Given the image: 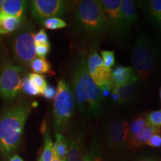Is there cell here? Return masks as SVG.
<instances>
[{"instance_id":"6da1fadb","label":"cell","mask_w":161,"mask_h":161,"mask_svg":"<svg viewBox=\"0 0 161 161\" xmlns=\"http://www.w3.org/2000/svg\"><path fill=\"white\" fill-rule=\"evenodd\" d=\"M74 100L80 113L98 116L103 110L104 98L99 87L90 76L87 68V57L78 60L72 77Z\"/></svg>"},{"instance_id":"7a4b0ae2","label":"cell","mask_w":161,"mask_h":161,"mask_svg":"<svg viewBox=\"0 0 161 161\" xmlns=\"http://www.w3.org/2000/svg\"><path fill=\"white\" fill-rule=\"evenodd\" d=\"M28 104H19L0 115V154L8 158L19 146L26 121L31 114Z\"/></svg>"},{"instance_id":"3957f363","label":"cell","mask_w":161,"mask_h":161,"mask_svg":"<svg viewBox=\"0 0 161 161\" xmlns=\"http://www.w3.org/2000/svg\"><path fill=\"white\" fill-rule=\"evenodd\" d=\"M75 19L79 30L92 39H99L108 31L100 1L78 2L75 10Z\"/></svg>"},{"instance_id":"277c9868","label":"cell","mask_w":161,"mask_h":161,"mask_svg":"<svg viewBox=\"0 0 161 161\" xmlns=\"http://www.w3.org/2000/svg\"><path fill=\"white\" fill-rule=\"evenodd\" d=\"M158 49L155 42L146 34L136 37L132 52L133 69L139 80H145L155 69Z\"/></svg>"},{"instance_id":"5b68a950","label":"cell","mask_w":161,"mask_h":161,"mask_svg":"<svg viewBox=\"0 0 161 161\" xmlns=\"http://www.w3.org/2000/svg\"><path fill=\"white\" fill-rule=\"evenodd\" d=\"M57 93L54 101V126L57 133L61 134L66 129L72 117L75 100L72 91L64 80H60L57 86Z\"/></svg>"},{"instance_id":"8992f818","label":"cell","mask_w":161,"mask_h":161,"mask_svg":"<svg viewBox=\"0 0 161 161\" xmlns=\"http://www.w3.org/2000/svg\"><path fill=\"white\" fill-rule=\"evenodd\" d=\"M22 68L12 64H5L0 70V97L12 101L21 92Z\"/></svg>"},{"instance_id":"52a82bcc","label":"cell","mask_w":161,"mask_h":161,"mask_svg":"<svg viewBox=\"0 0 161 161\" xmlns=\"http://www.w3.org/2000/svg\"><path fill=\"white\" fill-rule=\"evenodd\" d=\"M35 34L30 29L20 31L14 38L12 52L16 60L24 65H29L36 58Z\"/></svg>"},{"instance_id":"ba28073f","label":"cell","mask_w":161,"mask_h":161,"mask_svg":"<svg viewBox=\"0 0 161 161\" xmlns=\"http://www.w3.org/2000/svg\"><path fill=\"white\" fill-rule=\"evenodd\" d=\"M100 2L108 30L116 35L127 33L130 27L127 25L122 16L120 0H101Z\"/></svg>"},{"instance_id":"9c48e42d","label":"cell","mask_w":161,"mask_h":161,"mask_svg":"<svg viewBox=\"0 0 161 161\" xmlns=\"http://www.w3.org/2000/svg\"><path fill=\"white\" fill-rule=\"evenodd\" d=\"M32 17L43 23L52 17H61L65 15L66 5L61 0H33L30 2Z\"/></svg>"},{"instance_id":"30bf717a","label":"cell","mask_w":161,"mask_h":161,"mask_svg":"<svg viewBox=\"0 0 161 161\" xmlns=\"http://www.w3.org/2000/svg\"><path fill=\"white\" fill-rule=\"evenodd\" d=\"M87 68L92 79L99 89L114 85L111 80V69L104 66L102 58L95 50L90 52L88 55Z\"/></svg>"},{"instance_id":"8fae6325","label":"cell","mask_w":161,"mask_h":161,"mask_svg":"<svg viewBox=\"0 0 161 161\" xmlns=\"http://www.w3.org/2000/svg\"><path fill=\"white\" fill-rule=\"evenodd\" d=\"M129 124L125 120H114L108 126V136L113 148H120L127 142Z\"/></svg>"},{"instance_id":"7c38bea8","label":"cell","mask_w":161,"mask_h":161,"mask_svg":"<svg viewBox=\"0 0 161 161\" xmlns=\"http://www.w3.org/2000/svg\"><path fill=\"white\" fill-rule=\"evenodd\" d=\"M161 128L152 125L148 124L142 130H140L138 134L132 137L128 138L127 140V143L131 149L138 148L140 147L146 145L147 142L150 140L153 135L156 134H160Z\"/></svg>"},{"instance_id":"4fadbf2b","label":"cell","mask_w":161,"mask_h":161,"mask_svg":"<svg viewBox=\"0 0 161 161\" xmlns=\"http://www.w3.org/2000/svg\"><path fill=\"white\" fill-rule=\"evenodd\" d=\"M27 2L23 0H5L0 8V14L18 19H24Z\"/></svg>"},{"instance_id":"5bb4252c","label":"cell","mask_w":161,"mask_h":161,"mask_svg":"<svg viewBox=\"0 0 161 161\" xmlns=\"http://www.w3.org/2000/svg\"><path fill=\"white\" fill-rule=\"evenodd\" d=\"M137 82L138 80L122 86H114L113 92L118 96V104L124 105L131 102L135 98L137 93Z\"/></svg>"},{"instance_id":"9a60e30c","label":"cell","mask_w":161,"mask_h":161,"mask_svg":"<svg viewBox=\"0 0 161 161\" xmlns=\"http://www.w3.org/2000/svg\"><path fill=\"white\" fill-rule=\"evenodd\" d=\"M137 80L134 69L130 66H116L111 72L112 83L115 86L124 85Z\"/></svg>"},{"instance_id":"2e32d148","label":"cell","mask_w":161,"mask_h":161,"mask_svg":"<svg viewBox=\"0 0 161 161\" xmlns=\"http://www.w3.org/2000/svg\"><path fill=\"white\" fill-rule=\"evenodd\" d=\"M24 19H18L0 14V35H8L21 26Z\"/></svg>"},{"instance_id":"e0dca14e","label":"cell","mask_w":161,"mask_h":161,"mask_svg":"<svg viewBox=\"0 0 161 161\" xmlns=\"http://www.w3.org/2000/svg\"><path fill=\"white\" fill-rule=\"evenodd\" d=\"M83 143L80 135L74 136L70 141L66 161H83Z\"/></svg>"},{"instance_id":"ac0fdd59","label":"cell","mask_w":161,"mask_h":161,"mask_svg":"<svg viewBox=\"0 0 161 161\" xmlns=\"http://www.w3.org/2000/svg\"><path fill=\"white\" fill-rule=\"evenodd\" d=\"M69 142L62 134L56 133L55 142L54 143L55 158L60 160L66 161L69 152Z\"/></svg>"},{"instance_id":"d6986e66","label":"cell","mask_w":161,"mask_h":161,"mask_svg":"<svg viewBox=\"0 0 161 161\" xmlns=\"http://www.w3.org/2000/svg\"><path fill=\"white\" fill-rule=\"evenodd\" d=\"M121 11L127 25L129 27L132 24L136 23L138 19L136 12L135 4L131 0H122L121 1Z\"/></svg>"},{"instance_id":"ffe728a7","label":"cell","mask_w":161,"mask_h":161,"mask_svg":"<svg viewBox=\"0 0 161 161\" xmlns=\"http://www.w3.org/2000/svg\"><path fill=\"white\" fill-rule=\"evenodd\" d=\"M29 66L33 70L34 73L39 74V75L51 73V65L49 62L46 59V58H35L29 64Z\"/></svg>"},{"instance_id":"44dd1931","label":"cell","mask_w":161,"mask_h":161,"mask_svg":"<svg viewBox=\"0 0 161 161\" xmlns=\"http://www.w3.org/2000/svg\"><path fill=\"white\" fill-rule=\"evenodd\" d=\"M55 158L54 153V143L49 134H45V140H44V147L41 156L40 161H53Z\"/></svg>"},{"instance_id":"7402d4cb","label":"cell","mask_w":161,"mask_h":161,"mask_svg":"<svg viewBox=\"0 0 161 161\" xmlns=\"http://www.w3.org/2000/svg\"><path fill=\"white\" fill-rule=\"evenodd\" d=\"M149 124L147 121L146 118L144 116H137L130 122L128 128V138L132 137L142 130L145 127Z\"/></svg>"},{"instance_id":"603a6c76","label":"cell","mask_w":161,"mask_h":161,"mask_svg":"<svg viewBox=\"0 0 161 161\" xmlns=\"http://www.w3.org/2000/svg\"><path fill=\"white\" fill-rule=\"evenodd\" d=\"M147 9L152 19L157 23L161 24V0L147 2Z\"/></svg>"},{"instance_id":"cb8c5ba5","label":"cell","mask_w":161,"mask_h":161,"mask_svg":"<svg viewBox=\"0 0 161 161\" xmlns=\"http://www.w3.org/2000/svg\"><path fill=\"white\" fill-rule=\"evenodd\" d=\"M21 90L22 91H23L25 94L29 96H36L42 94L41 91L32 83V81L29 79L28 76H26L22 80Z\"/></svg>"},{"instance_id":"d4e9b609","label":"cell","mask_w":161,"mask_h":161,"mask_svg":"<svg viewBox=\"0 0 161 161\" xmlns=\"http://www.w3.org/2000/svg\"><path fill=\"white\" fill-rule=\"evenodd\" d=\"M43 25L50 30L61 29L66 27V23L64 19L58 17H52L46 19L43 23Z\"/></svg>"},{"instance_id":"484cf974","label":"cell","mask_w":161,"mask_h":161,"mask_svg":"<svg viewBox=\"0 0 161 161\" xmlns=\"http://www.w3.org/2000/svg\"><path fill=\"white\" fill-rule=\"evenodd\" d=\"M28 77L30 80H31L32 83L37 86L41 92H43V90L47 86V82H46V78H44L43 75H39V74L36 73H31L29 74Z\"/></svg>"},{"instance_id":"4316f807","label":"cell","mask_w":161,"mask_h":161,"mask_svg":"<svg viewBox=\"0 0 161 161\" xmlns=\"http://www.w3.org/2000/svg\"><path fill=\"white\" fill-rule=\"evenodd\" d=\"M101 58H102V61L106 67L110 68L113 67L115 64L116 59L114 52L108 51V50H103L101 52Z\"/></svg>"},{"instance_id":"83f0119b","label":"cell","mask_w":161,"mask_h":161,"mask_svg":"<svg viewBox=\"0 0 161 161\" xmlns=\"http://www.w3.org/2000/svg\"><path fill=\"white\" fill-rule=\"evenodd\" d=\"M146 119L152 125L161 127V110L151 112L146 116Z\"/></svg>"},{"instance_id":"f1b7e54d","label":"cell","mask_w":161,"mask_h":161,"mask_svg":"<svg viewBox=\"0 0 161 161\" xmlns=\"http://www.w3.org/2000/svg\"><path fill=\"white\" fill-rule=\"evenodd\" d=\"M35 45H40V44H50L49 39L47 34L43 29H40L39 31L35 34Z\"/></svg>"},{"instance_id":"f546056e","label":"cell","mask_w":161,"mask_h":161,"mask_svg":"<svg viewBox=\"0 0 161 161\" xmlns=\"http://www.w3.org/2000/svg\"><path fill=\"white\" fill-rule=\"evenodd\" d=\"M50 51V44H40L35 45L36 55L40 58H46Z\"/></svg>"},{"instance_id":"4dcf8cb0","label":"cell","mask_w":161,"mask_h":161,"mask_svg":"<svg viewBox=\"0 0 161 161\" xmlns=\"http://www.w3.org/2000/svg\"><path fill=\"white\" fill-rule=\"evenodd\" d=\"M56 93H57V89L53 86L47 85V86L43 90L41 95L46 99H55Z\"/></svg>"},{"instance_id":"1f68e13d","label":"cell","mask_w":161,"mask_h":161,"mask_svg":"<svg viewBox=\"0 0 161 161\" xmlns=\"http://www.w3.org/2000/svg\"><path fill=\"white\" fill-rule=\"evenodd\" d=\"M146 145L151 147H154V148H160L161 147V134H156L153 135L147 142Z\"/></svg>"},{"instance_id":"d6a6232c","label":"cell","mask_w":161,"mask_h":161,"mask_svg":"<svg viewBox=\"0 0 161 161\" xmlns=\"http://www.w3.org/2000/svg\"><path fill=\"white\" fill-rule=\"evenodd\" d=\"M9 161H23V160L20 158L19 155L15 154V155H14L11 159H10Z\"/></svg>"},{"instance_id":"836d02e7","label":"cell","mask_w":161,"mask_h":161,"mask_svg":"<svg viewBox=\"0 0 161 161\" xmlns=\"http://www.w3.org/2000/svg\"><path fill=\"white\" fill-rule=\"evenodd\" d=\"M83 161H92V156L90 155V154H86V155H84Z\"/></svg>"},{"instance_id":"e575fe53","label":"cell","mask_w":161,"mask_h":161,"mask_svg":"<svg viewBox=\"0 0 161 161\" xmlns=\"http://www.w3.org/2000/svg\"><path fill=\"white\" fill-rule=\"evenodd\" d=\"M4 1H5V0H0V8H1V6L3 5Z\"/></svg>"},{"instance_id":"d590c367","label":"cell","mask_w":161,"mask_h":161,"mask_svg":"<svg viewBox=\"0 0 161 161\" xmlns=\"http://www.w3.org/2000/svg\"><path fill=\"white\" fill-rule=\"evenodd\" d=\"M53 161H64V160H59V159L55 158H54V160Z\"/></svg>"},{"instance_id":"8d00e7d4","label":"cell","mask_w":161,"mask_h":161,"mask_svg":"<svg viewBox=\"0 0 161 161\" xmlns=\"http://www.w3.org/2000/svg\"><path fill=\"white\" fill-rule=\"evenodd\" d=\"M160 99H161V88H160Z\"/></svg>"},{"instance_id":"74e56055","label":"cell","mask_w":161,"mask_h":161,"mask_svg":"<svg viewBox=\"0 0 161 161\" xmlns=\"http://www.w3.org/2000/svg\"><path fill=\"white\" fill-rule=\"evenodd\" d=\"M140 161H150V160H140Z\"/></svg>"},{"instance_id":"f35d334b","label":"cell","mask_w":161,"mask_h":161,"mask_svg":"<svg viewBox=\"0 0 161 161\" xmlns=\"http://www.w3.org/2000/svg\"><path fill=\"white\" fill-rule=\"evenodd\" d=\"M160 26H161V24H160Z\"/></svg>"},{"instance_id":"ab89813d","label":"cell","mask_w":161,"mask_h":161,"mask_svg":"<svg viewBox=\"0 0 161 161\" xmlns=\"http://www.w3.org/2000/svg\"><path fill=\"white\" fill-rule=\"evenodd\" d=\"M38 161H40V160H38Z\"/></svg>"}]
</instances>
